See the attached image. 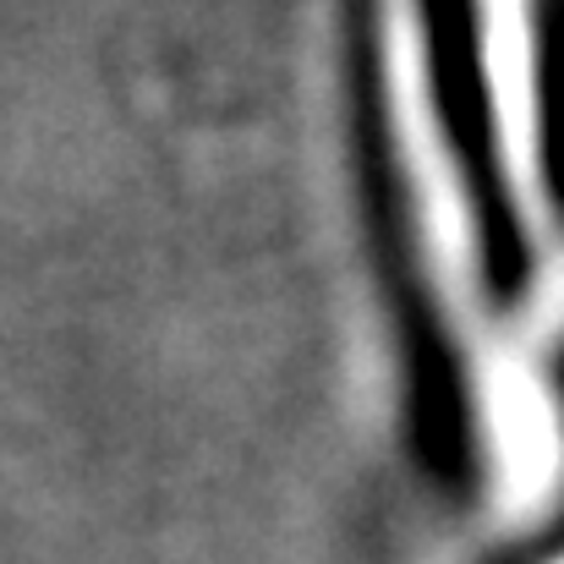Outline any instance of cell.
Wrapping results in <instances>:
<instances>
[{"label": "cell", "mask_w": 564, "mask_h": 564, "mask_svg": "<svg viewBox=\"0 0 564 564\" xmlns=\"http://www.w3.org/2000/svg\"><path fill=\"white\" fill-rule=\"evenodd\" d=\"M373 72L405 247L449 335L494 505L505 521H538L564 494V411L488 274L471 176L433 77L427 0H373Z\"/></svg>", "instance_id": "1"}, {"label": "cell", "mask_w": 564, "mask_h": 564, "mask_svg": "<svg viewBox=\"0 0 564 564\" xmlns=\"http://www.w3.org/2000/svg\"><path fill=\"white\" fill-rule=\"evenodd\" d=\"M471 39H477L499 192L516 214L521 241L538 258H554L564 214L554 187V143H549L543 0H471Z\"/></svg>", "instance_id": "2"}]
</instances>
